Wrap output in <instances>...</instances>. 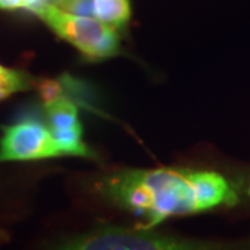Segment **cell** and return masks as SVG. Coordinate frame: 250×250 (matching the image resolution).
<instances>
[{"instance_id":"cell-10","label":"cell","mask_w":250,"mask_h":250,"mask_svg":"<svg viewBox=\"0 0 250 250\" xmlns=\"http://www.w3.org/2000/svg\"><path fill=\"white\" fill-rule=\"evenodd\" d=\"M42 0H0V9L1 10H17L27 9L31 10Z\"/></svg>"},{"instance_id":"cell-4","label":"cell","mask_w":250,"mask_h":250,"mask_svg":"<svg viewBox=\"0 0 250 250\" xmlns=\"http://www.w3.org/2000/svg\"><path fill=\"white\" fill-rule=\"evenodd\" d=\"M65 156L50 128L25 120L4 128L0 138V161L43 160Z\"/></svg>"},{"instance_id":"cell-11","label":"cell","mask_w":250,"mask_h":250,"mask_svg":"<svg viewBox=\"0 0 250 250\" xmlns=\"http://www.w3.org/2000/svg\"><path fill=\"white\" fill-rule=\"evenodd\" d=\"M43 1H49V3H56V1H57V0H43Z\"/></svg>"},{"instance_id":"cell-9","label":"cell","mask_w":250,"mask_h":250,"mask_svg":"<svg viewBox=\"0 0 250 250\" xmlns=\"http://www.w3.org/2000/svg\"><path fill=\"white\" fill-rule=\"evenodd\" d=\"M38 90H39V95L43 100V103H49L54 99L60 98L62 96V86L53 80H43L38 83Z\"/></svg>"},{"instance_id":"cell-2","label":"cell","mask_w":250,"mask_h":250,"mask_svg":"<svg viewBox=\"0 0 250 250\" xmlns=\"http://www.w3.org/2000/svg\"><path fill=\"white\" fill-rule=\"evenodd\" d=\"M47 27L89 60H106L120 52L117 28L96 17L72 14L49 1H39L31 9Z\"/></svg>"},{"instance_id":"cell-3","label":"cell","mask_w":250,"mask_h":250,"mask_svg":"<svg viewBox=\"0 0 250 250\" xmlns=\"http://www.w3.org/2000/svg\"><path fill=\"white\" fill-rule=\"evenodd\" d=\"M62 249L74 250H189L202 249V243L188 238L153 231V228L102 227L95 231L67 238Z\"/></svg>"},{"instance_id":"cell-5","label":"cell","mask_w":250,"mask_h":250,"mask_svg":"<svg viewBox=\"0 0 250 250\" xmlns=\"http://www.w3.org/2000/svg\"><path fill=\"white\" fill-rule=\"evenodd\" d=\"M45 110L49 128L52 132L70 129L81 125L78 118V107L70 99L64 96L54 99L52 102L46 103Z\"/></svg>"},{"instance_id":"cell-7","label":"cell","mask_w":250,"mask_h":250,"mask_svg":"<svg viewBox=\"0 0 250 250\" xmlns=\"http://www.w3.org/2000/svg\"><path fill=\"white\" fill-rule=\"evenodd\" d=\"M32 86V80L27 72L7 68L0 64V100L11 95L28 90Z\"/></svg>"},{"instance_id":"cell-12","label":"cell","mask_w":250,"mask_h":250,"mask_svg":"<svg viewBox=\"0 0 250 250\" xmlns=\"http://www.w3.org/2000/svg\"><path fill=\"white\" fill-rule=\"evenodd\" d=\"M249 196H250V185H249Z\"/></svg>"},{"instance_id":"cell-1","label":"cell","mask_w":250,"mask_h":250,"mask_svg":"<svg viewBox=\"0 0 250 250\" xmlns=\"http://www.w3.org/2000/svg\"><path fill=\"white\" fill-rule=\"evenodd\" d=\"M103 193L120 207L143 215L147 228L172 215L238 202L235 188L221 174L190 168L121 171L104 179Z\"/></svg>"},{"instance_id":"cell-6","label":"cell","mask_w":250,"mask_h":250,"mask_svg":"<svg viewBox=\"0 0 250 250\" xmlns=\"http://www.w3.org/2000/svg\"><path fill=\"white\" fill-rule=\"evenodd\" d=\"M95 17L117 29L128 24L131 18L129 0H93Z\"/></svg>"},{"instance_id":"cell-8","label":"cell","mask_w":250,"mask_h":250,"mask_svg":"<svg viewBox=\"0 0 250 250\" xmlns=\"http://www.w3.org/2000/svg\"><path fill=\"white\" fill-rule=\"evenodd\" d=\"M54 4L62 10L72 13V14L95 17L93 0H57Z\"/></svg>"}]
</instances>
